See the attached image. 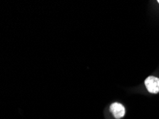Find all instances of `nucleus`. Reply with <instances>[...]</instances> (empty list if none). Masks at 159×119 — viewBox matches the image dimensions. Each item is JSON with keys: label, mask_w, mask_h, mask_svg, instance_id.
<instances>
[{"label": "nucleus", "mask_w": 159, "mask_h": 119, "mask_svg": "<svg viewBox=\"0 0 159 119\" xmlns=\"http://www.w3.org/2000/svg\"><path fill=\"white\" fill-rule=\"evenodd\" d=\"M145 85L147 90L151 94H157L159 92V79L155 76H148L145 80Z\"/></svg>", "instance_id": "obj_1"}, {"label": "nucleus", "mask_w": 159, "mask_h": 119, "mask_svg": "<svg viewBox=\"0 0 159 119\" xmlns=\"http://www.w3.org/2000/svg\"><path fill=\"white\" fill-rule=\"evenodd\" d=\"M110 111L116 119L124 117L125 113H126L124 106L119 103H112L110 106Z\"/></svg>", "instance_id": "obj_2"}, {"label": "nucleus", "mask_w": 159, "mask_h": 119, "mask_svg": "<svg viewBox=\"0 0 159 119\" xmlns=\"http://www.w3.org/2000/svg\"><path fill=\"white\" fill-rule=\"evenodd\" d=\"M158 3H159V0H158Z\"/></svg>", "instance_id": "obj_3"}]
</instances>
